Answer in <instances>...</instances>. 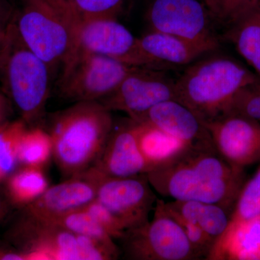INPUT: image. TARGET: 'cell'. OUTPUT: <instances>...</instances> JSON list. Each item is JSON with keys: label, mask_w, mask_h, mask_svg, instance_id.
I'll use <instances>...</instances> for the list:
<instances>
[{"label": "cell", "mask_w": 260, "mask_h": 260, "mask_svg": "<svg viewBox=\"0 0 260 260\" xmlns=\"http://www.w3.org/2000/svg\"><path fill=\"white\" fill-rule=\"evenodd\" d=\"M135 121L138 147L150 171L170 164L191 148L148 123Z\"/></svg>", "instance_id": "19"}, {"label": "cell", "mask_w": 260, "mask_h": 260, "mask_svg": "<svg viewBox=\"0 0 260 260\" xmlns=\"http://www.w3.org/2000/svg\"><path fill=\"white\" fill-rule=\"evenodd\" d=\"M84 209L97 220L114 240H121L125 237L128 229L124 223L98 200H93Z\"/></svg>", "instance_id": "30"}, {"label": "cell", "mask_w": 260, "mask_h": 260, "mask_svg": "<svg viewBox=\"0 0 260 260\" xmlns=\"http://www.w3.org/2000/svg\"><path fill=\"white\" fill-rule=\"evenodd\" d=\"M257 81L242 88L236 95L225 116H240L260 122V92Z\"/></svg>", "instance_id": "29"}, {"label": "cell", "mask_w": 260, "mask_h": 260, "mask_svg": "<svg viewBox=\"0 0 260 260\" xmlns=\"http://www.w3.org/2000/svg\"><path fill=\"white\" fill-rule=\"evenodd\" d=\"M51 72L49 64L24 43L13 19L0 49V80L3 93L28 126H34L44 115Z\"/></svg>", "instance_id": "4"}, {"label": "cell", "mask_w": 260, "mask_h": 260, "mask_svg": "<svg viewBox=\"0 0 260 260\" xmlns=\"http://www.w3.org/2000/svg\"><path fill=\"white\" fill-rule=\"evenodd\" d=\"M242 171L227 162L215 148H190L147 176L152 188L162 196L226 209L240 192Z\"/></svg>", "instance_id": "1"}, {"label": "cell", "mask_w": 260, "mask_h": 260, "mask_svg": "<svg viewBox=\"0 0 260 260\" xmlns=\"http://www.w3.org/2000/svg\"><path fill=\"white\" fill-rule=\"evenodd\" d=\"M168 211L199 225L213 239L220 237L229 223L225 209L220 205L198 201L173 200L164 203Z\"/></svg>", "instance_id": "20"}, {"label": "cell", "mask_w": 260, "mask_h": 260, "mask_svg": "<svg viewBox=\"0 0 260 260\" xmlns=\"http://www.w3.org/2000/svg\"><path fill=\"white\" fill-rule=\"evenodd\" d=\"M136 68L100 54L78 53L63 67L61 95L75 103L100 102Z\"/></svg>", "instance_id": "7"}, {"label": "cell", "mask_w": 260, "mask_h": 260, "mask_svg": "<svg viewBox=\"0 0 260 260\" xmlns=\"http://www.w3.org/2000/svg\"><path fill=\"white\" fill-rule=\"evenodd\" d=\"M5 181L10 203L22 208L36 201L49 187L43 168L19 167Z\"/></svg>", "instance_id": "22"}, {"label": "cell", "mask_w": 260, "mask_h": 260, "mask_svg": "<svg viewBox=\"0 0 260 260\" xmlns=\"http://www.w3.org/2000/svg\"><path fill=\"white\" fill-rule=\"evenodd\" d=\"M20 250L34 260H112L117 259L116 246L84 236L24 213L11 232Z\"/></svg>", "instance_id": "6"}, {"label": "cell", "mask_w": 260, "mask_h": 260, "mask_svg": "<svg viewBox=\"0 0 260 260\" xmlns=\"http://www.w3.org/2000/svg\"><path fill=\"white\" fill-rule=\"evenodd\" d=\"M122 241L124 257L133 260L200 259L179 223L157 200L153 218L126 233Z\"/></svg>", "instance_id": "8"}, {"label": "cell", "mask_w": 260, "mask_h": 260, "mask_svg": "<svg viewBox=\"0 0 260 260\" xmlns=\"http://www.w3.org/2000/svg\"><path fill=\"white\" fill-rule=\"evenodd\" d=\"M140 50L150 69L188 66L213 49L167 32L150 30L138 38Z\"/></svg>", "instance_id": "17"}, {"label": "cell", "mask_w": 260, "mask_h": 260, "mask_svg": "<svg viewBox=\"0 0 260 260\" xmlns=\"http://www.w3.org/2000/svg\"><path fill=\"white\" fill-rule=\"evenodd\" d=\"M151 188L147 174L117 178L99 173L95 200L115 215L129 232L148 223L157 201Z\"/></svg>", "instance_id": "11"}, {"label": "cell", "mask_w": 260, "mask_h": 260, "mask_svg": "<svg viewBox=\"0 0 260 260\" xmlns=\"http://www.w3.org/2000/svg\"><path fill=\"white\" fill-rule=\"evenodd\" d=\"M207 55L186 66L175 81L176 100L204 124L226 115L236 95L259 78L232 58Z\"/></svg>", "instance_id": "2"}, {"label": "cell", "mask_w": 260, "mask_h": 260, "mask_svg": "<svg viewBox=\"0 0 260 260\" xmlns=\"http://www.w3.org/2000/svg\"><path fill=\"white\" fill-rule=\"evenodd\" d=\"M26 123L20 119L0 125V183L5 181L19 167L18 147Z\"/></svg>", "instance_id": "25"}, {"label": "cell", "mask_w": 260, "mask_h": 260, "mask_svg": "<svg viewBox=\"0 0 260 260\" xmlns=\"http://www.w3.org/2000/svg\"><path fill=\"white\" fill-rule=\"evenodd\" d=\"M225 37L260 78V6L226 30Z\"/></svg>", "instance_id": "21"}, {"label": "cell", "mask_w": 260, "mask_h": 260, "mask_svg": "<svg viewBox=\"0 0 260 260\" xmlns=\"http://www.w3.org/2000/svg\"><path fill=\"white\" fill-rule=\"evenodd\" d=\"M14 17L6 2L0 0V49Z\"/></svg>", "instance_id": "32"}, {"label": "cell", "mask_w": 260, "mask_h": 260, "mask_svg": "<svg viewBox=\"0 0 260 260\" xmlns=\"http://www.w3.org/2000/svg\"><path fill=\"white\" fill-rule=\"evenodd\" d=\"M260 215V168L240 191L232 220H246Z\"/></svg>", "instance_id": "28"}, {"label": "cell", "mask_w": 260, "mask_h": 260, "mask_svg": "<svg viewBox=\"0 0 260 260\" xmlns=\"http://www.w3.org/2000/svg\"><path fill=\"white\" fill-rule=\"evenodd\" d=\"M150 30L167 32L216 50L220 46L201 0H153L146 15Z\"/></svg>", "instance_id": "9"}, {"label": "cell", "mask_w": 260, "mask_h": 260, "mask_svg": "<svg viewBox=\"0 0 260 260\" xmlns=\"http://www.w3.org/2000/svg\"><path fill=\"white\" fill-rule=\"evenodd\" d=\"M5 211L4 202H3V200L2 199L1 196H0V222H1L3 217H4Z\"/></svg>", "instance_id": "35"}, {"label": "cell", "mask_w": 260, "mask_h": 260, "mask_svg": "<svg viewBox=\"0 0 260 260\" xmlns=\"http://www.w3.org/2000/svg\"><path fill=\"white\" fill-rule=\"evenodd\" d=\"M13 112V104L9 98L3 92H0V125L10 120Z\"/></svg>", "instance_id": "34"}, {"label": "cell", "mask_w": 260, "mask_h": 260, "mask_svg": "<svg viewBox=\"0 0 260 260\" xmlns=\"http://www.w3.org/2000/svg\"><path fill=\"white\" fill-rule=\"evenodd\" d=\"M215 28L225 32L260 6V0H201Z\"/></svg>", "instance_id": "24"}, {"label": "cell", "mask_w": 260, "mask_h": 260, "mask_svg": "<svg viewBox=\"0 0 260 260\" xmlns=\"http://www.w3.org/2000/svg\"><path fill=\"white\" fill-rule=\"evenodd\" d=\"M44 220L64 228L78 235L96 239L109 245L116 246L114 239L103 229L102 225L98 223L97 220L84 208L64 214L56 218Z\"/></svg>", "instance_id": "26"}, {"label": "cell", "mask_w": 260, "mask_h": 260, "mask_svg": "<svg viewBox=\"0 0 260 260\" xmlns=\"http://www.w3.org/2000/svg\"><path fill=\"white\" fill-rule=\"evenodd\" d=\"M162 71L137 68L114 93L99 102L111 112L120 111L127 114L130 119L139 121L155 106L177 99L176 80Z\"/></svg>", "instance_id": "10"}, {"label": "cell", "mask_w": 260, "mask_h": 260, "mask_svg": "<svg viewBox=\"0 0 260 260\" xmlns=\"http://www.w3.org/2000/svg\"><path fill=\"white\" fill-rule=\"evenodd\" d=\"M14 21L24 43L51 69L70 60L81 21L70 0H21Z\"/></svg>", "instance_id": "5"}, {"label": "cell", "mask_w": 260, "mask_h": 260, "mask_svg": "<svg viewBox=\"0 0 260 260\" xmlns=\"http://www.w3.org/2000/svg\"><path fill=\"white\" fill-rule=\"evenodd\" d=\"M81 20L115 18L122 11L126 0H70Z\"/></svg>", "instance_id": "27"}, {"label": "cell", "mask_w": 260, "mask_h": 260, "mask_svg": "<svg viewBox=\"0 0 260 260\" xmlns=\"http://www.w3.org/2000/svg\"><path fill=\"white\" fill-rule=\"evenodd\" d=\"M99 173L90 167L68 180L49 186L36 201L23 208L24 213L48 220L83 209L96 198Z\"/></svg>", "instance_id": "14"}, {"label": "cell", "mask_w": 260, "mask_h": 260, "mask_svg": "<svg viewBox=\"0 0 260 260\" xmlns=\"http://www.w3.org/2000/svg\"><path fill=\"white\" fill-rule=\"evenodd\" d=\"M53 157V143L49 132L37 126H28L18 147L19 167L43 168Z\"/></svg>", "instance_id": "23"}, {"label": "cell", "mask_w": 260, "mask_h": 260, "mask_svg": "<svg viewBox=\"0 0 260 260\" xmlns=\"http://www.w3.org/2000/svg\"><path fill=\"white\" fill-rule=\"evenodd\" d=\"M0 260H34L28 253L18 249L0 248Z\"/></svg>", "instance_id": "33"}, {"label": "cell", "mask_w": 260, "mask_h": 260, "mask_svg": "<svg viewBox=\"0 0 260 260\" xmlns=\"http://www.w3.org/2000/svg\"><path fill=\"white\" fill-rule=\"evenodd\" d=\"M167 212L177 220L182 228L197 255L199 256V258L203 257V256L207 257L214 242H215V239L210 237L197 224L188 221L185 219L181 218L176 214L171 213L168 210Z\"/></svg>", "instance_id": "31"}, {"label": "cell", "mask_w": 260, "mask_h": 260, "mask_svg": "<svg viewBox=\"0 0 260 260\" xmlns=\"http://www.w3.org/2000/svg\"><path fill=\"white\" fill-rule=\"evenodd\" d=\"M136 121L148 123L191 148H215L205 124L189 108L174 99L155 106Z\"/></svg>", "instance_id": "16"}, {"label": "cell", "mask_w": 260, "mask_h": 260, "mask_svg": "<svg viewBox=\"0 0 260 260\" xmlns=\"http://www.w3.org/2000/svg\"><path fill=\"white\" fill-rule=\"evenodd\" d=\"M81 52L108 56L136 68H149L138 38L115 18L81 20L71 58Z\"/></svg>", "instance_id": "12"}, {"label": "cell", "mask_w": 260, "mask_h": 260, "mask_svg": "<svg viewBox=\"0 0 260 260\" xmlns=\"http://www.w3.org/2000/svg\"><path fill=\"white\" fill-rule=\"evenodd\" d=\"M113 127L111 111L99 102H77L59 113L49 133L61 174L70 178L93 167Z\"/></svg>", "instance_id": "3"}, {"label": "cell", "mask_w": 260, "mask_h": 260, "mask_svg": "<svg viewBox=\"0 0 260 260\" xmlns=\"http://www.w3.org/2000/svg\"><path fill=\"white\" fill-rule=\"evenodd\" d=\"M260 249V215L246 220H229L207 256L212 260H248Z\"/></svg>", "instance_id": "18"}, {"label": "cell", "mask_w": 260, "mask_h": 260, "mask_svg": "<svg viewBox=\"0 0 260 260\" xmlns=\"http://www.w3.org/2000/svg\"><path fill=\"white\" fill-rule=\"evenodd\" d=\"M109 177H135L150 172L137 141L135 121L130 119L113 127L100 158L91 167Z\"/></svg>", "instance_id": "15"}, {"label": "cell", "mask_w": 260, "mask_h": 260, "mask_svg": "<svg viewBox=\"0 0 260 260\" xmlns=\"http://www.w3.org/2000/svg\"><path fill=\"white\" fill-rule=\"evenodd\" d=\"M218 153L234 167L260 160V122L229 115L205 124Z\"/></svg>", "instance_id": "13"}, {"label": "cell", "mask_w": 260, "mask_h": 260, "mask_svg": "<svg viewBox=\"0 0 260 260\" xmlns=\"http://www.w3.org/2000/svg\"><path fill=\"white\" fill-rule=\"evenodd\" d=\"M257 87H258V88H259V90L260 92V78H259V80H258V81H257Z\"/></svg>", "instance_id": "36"}]
</instances>
